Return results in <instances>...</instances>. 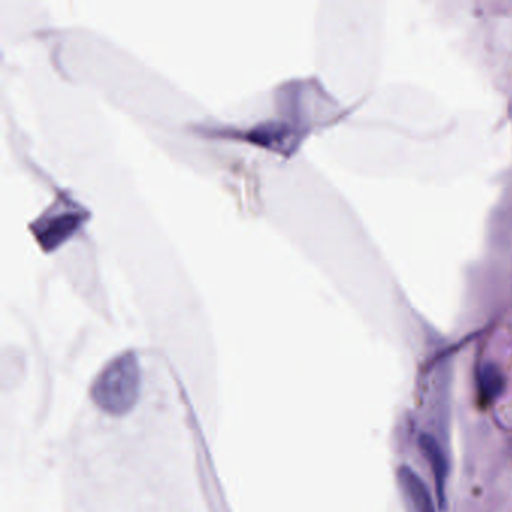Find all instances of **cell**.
<instances>
[{
	"mask_svg": "<svg viewBox=\"0 0 512 512\" xmlns=\"http://www.w3.org/2000/svg\"><path fill=\"white\" fill-rule=\"evenodd\" d=\"M419 448L430 463L437 494H439L440 502H443L445 500L446 473H448L445 455H443L442 449L430 434H422L421 439H419Z\"/></svg>",
	"mask_w": 512,
	"mask_h": 512,
	"instance_id": "6da1fadb",
	"label": "cell"
},
{
	"mask_svg": "<svg viewBox=\"0 0 512 512\" xmlns=\"http://www.w3.org/2000/svg\"><path fill=\"white\" fill-rule=\"evenodd\" d=\"M400 481L403 485L404 494L409 499L415 512H436L434 509L433 500H431L430 493L425 487L422 479L416 475L409 467H401Z\"/></svg>",
	"mask_w": 512,
	"mask_h": 512,
	"instance_id": "7a4b0ae2",
	"label": "cell"
},
{
	"mask_svg": "<svg viewBox=\"0 0 512 512\" xmlns=\"http://www.w3.org/2000/svg\"><path fill=\"white\" fill-rule=\"evenodd\" d=\"M476 386H478V403L481 406H490L503 389V377L499 368L493 364H485L479 370Z\"/></svg>",
	"mask_w": 512,
	"mask_h": 512,
	"instance_id": "3957f363",
	"label": "cell"
}]
</instances>
